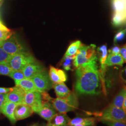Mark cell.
Returning a JSON list of instances; mask_svg holds the SVG:
<instances>
[{
  "mask_svg": "<svg viewBox=\"0 0 126 126\" xmlns=\"http://www.w3.org/2000/svg\"><path fill=\"white\" fill-rule=\"evenodd\" d=\"M97 58L77 68L75 89L79 95H99L102 88Z\"/></svg>",
  "mask_w": 126,
  "mask_h": 126,
  "instance_id": "obj_1",
  "label": "cell"
},
{
  "mask_svg": "<svg viewBox=\"0 0 126 126\" xmlns=\"http://www.w3.org/2000/svg\"><path fill=\"white\" fill-rule=\"evenodd\" d=\"M51 103L57 112L63 113L75 110L79 106L78 97L74 93H71L64 98L53 99Z\"/></svg>",
  "mask_w": 126,
  "mask_h": 126,
  "instance_id": "obj_2",
  "label": "cell"
},
{
  "mask_svg": "<svg viewBox=\"0 0 126 126\" xmlns=\"http://www.w3.org/2000/svg\"><path fill=\"white\" fill-rule=\"evenodd\" d=\"M36 60V59L32 54L29 51H26L13 55H10L6 61L12 70L23 71L28 64Z\"/></svg>",
  "mask_w": 126,
  "mask_h": 126,
  "instance_id": "obj_3",
  "label": "cell"
},
{
  "mask_svg": "<svg viewBox=\"0 0 126 126\" xmlns=\"http://www.w3.org/2000/svg\"><path fill=\"white\" fill-rule=\"evenodd\" d=\"M96 45H82L77 51L73 61V65L78 67L82 64L89 62L92 59L97 57L96 54Z\"/></svg>",
  "mask_w": 126,
  "mask_h": 126,
  "instance_id": "obj_4",
  "label": "cell"
},
{
  "mask_svg": "<svg viewBox=\"0 0 126 126\" xmlns=\"http://www.w3.org/2000/svg\"><path fill=\"white\" fill-rule=\"evenodd\" d=\"M99 120L126 123V113L122 108H119L111 104L101 113Z\"/></svg>",
  "mask_w": 126,
  "mask_h": 126,
  "instance_id": "obj_5",
  "label": "cell"
},
{
  "mask_svg": "<svg viewBox=\"0 0 126 126\" xmlns=\"http://www.w3.org/2000/svg\"><path fill=\"white\" fill-rule=\"evenodd\" d=\"M1 47L10 55L27 51L21 40L14 33L9 39L3 42Z\"/></svg>",
  "mask_w": 126,
  "mask_h": 126,
  "instance_id": "obj_6",
  "label": "cell"
},
{
  "mask_svg": "<svg viewBox=\"0 0 126 126\" xmlns=\"http://www.w3.org/2000/svg\"><path fill=\"white\" fill-rule=\"evenodd\" d=\"M36 90L40 93L46 92L52 88L53 83L50 80L49 72L46 69L31 78Z\"/></svg>",
  "mask_w": 126,
  "mask_h": 126,
  "instance_id": "obj_7",
  "label": "cell"
},
{
  "mask_svg": "<svg viewBox=\"0 0 126 126\" xmlns=\"http://www.w3.org/2000/svg\"><path fill=\"white\" fill-rule=\"evenodd\" d=\"M24 103L30 106L33 111L36 113L40 109L43 103L41 93L37 90L25 92Z\"/></svg>",
  "mask_w": 126,
  "mask_h": 126,
  "instance_id": "obj_8",
  "label": "cell"
},
{
  "mask_svg": "<svg viewBox=\"0 0 126 126\" xmlns=\"http://www.w3.org/2000/svg\"><path fill=\"white\" fill-rule=\"evenodd\" d=\"M97 52L99 54V62L100 63V69L99 71L100 77L102 83L103 91H104V92H106L105 86V76L107 65L105 63V61L108 56V50L106 45H102L99 47L97 49Z\"/></svg>",
  "mask_w": 126,
  "mask_h": 126,
  "instance_id": "obj_9",
  "label": "cell"
},
{
  "mask_svg": "<svg viewBox=\"0 0 126 126\" xmlns=\"http://www.w3.org/2000/svg\"><path fill=\"white\" fill-rule=\"evenodd\" d=\"M36 113L48 122L58 113L51 102L44 101L43 102L40 109Z\"/></svg>",
  "mask_w": 126,
  "mask_h": 126,
  "instance_id": "obj_10",
  "label": "cell"
},
{
  "mask_svg": "<svg viewBox=\"0 0 126 126\" xmlns=\"http://www.w3.org/2000/svg\"><path fill=\"white\" fill-rule=\"evenodd\" d=\"M25 92L19 86H16L7 95V100L16 104L24 103Z\"/></svg>",
  "mask_w": 126,
  "mask_h": 126,
  "instance_id": "obj_11",
  "label": "cell"
},
{
  "mask_svg": "<svg viewBox=\"0 0 126 126\" xmlns=\"http://www.w3.org/2000/svg\"><path fill=\"white\" fill-rule=\"evenodd\" d=\"M45 69V67L36 60L28 64L23 70L25 78L31 79Z\"/></svg>",
  "mask_w": 126,
  "mask_h": 126,
  "instance_id": "obj_12",
  "label": "cell"
},
{
  "mask_svg": "<svg viewBox=\"0 0 126 126\" xmlns=\"http://www.w3.org/2000/svg\"><path fill=\"white\" fill-rule=\"evenodd\" d=\"M33 112L32 108L27 104H18L15 109V117L16 121L22 120L31 116Z\"/></svg>",
  "mask_w": 126,
  "mask_h": 126,
  "instance_id": "obj_13",
  "label": "cell"
},
{
  "mask_svg": "<svg viewBox=\"0 0 126 126\" xmlns=\"http://www.w3.org/2000/svg\"><path fill=\"white\" fill-rule=\"evenodd\" d=\"M16 105V104L6 100L3 105L0 111V113L9 120L12 125H15L17 121L14 114L15 109Z\"/></svg>",
  "mask_w": 126,
  "mask_h": 126,
  "instance_id": "obj_14",
  "label": "cell"
},
{
  "mask_svg": "<svg viewBox=\"0 0 126 126\" xmlns=\"http://www.w3.org/2000/svg\"><path fill=\"white\" fill-rule=\"evenodd\" d=\"M70 120L66 113H57L48 122L46 126H69Z\"/></svg>",
  "mask_w": 126,
  "mask_h": 126,
  "instance_id": "obj_15",
  "label": "cell"
},
{
  "mask_svg": "<svg viewBox=\"0 0 126 126\" xmlns=\"http://www.w3.org/2000/svg\"><path fill=\"white\" fill-rule=\"evenodd\" d=\"M52 88H54L57 97L64 98L71 93V91L65 85L64 82L53 84Z\"/></svg>",
  "mask_w": 126,
  "mask_h": 126,
  "instance_id": "obj_16",
  "label": "cell"
},
{
  "mask_svg": "<svg viewBox=\"0 0 126 126\" xmlns=\"http://www.w3.org/2000/svg\"><path fill=\"white\" fill-rule=\"evenodd\" d=\"M114 13L122 15L126 20V0H111Z\"/></svg>",
  "mask_w": 126,
  "mask_h": 126,
  "instance_id": "obj_17",
  "label": "cell"
},
{
  "mask_svg": "<svg viewBox=\"0 0 126 126\" xmlns=\"http://www.w3.org/2000/svg\"><path fill=\"white\" fill-rule=\"evenodd\" d=\"M16 86H20L25 92L36 91L34 82L31 79L25 78L21 80L15 82Z\"/></svg>",
  "mask_w": 126,
  "mask_h": 126,
  "instance_id": "obj_18",
  "label": "cell"
},
{
  "mask_svg": "<svg viewBox=\"0 0 126 126\" xmlns=\"http://www.w3.org/2000/svg\"><path fill=\"white\" fill-rule=\"evenodd\" d=\"M123 63V59L120 54L116 55L109 54L105 61V63L107 66H112L114 65L122 66Z\"/></svg>",
  "mask_w": 126,
  "mask_h": 126,
  "instance_id": "obj_19",
  "label": "cell"
},
{
  "mask_svg": "<svg viewBox=\"0 0 126 126\" xmlns=\"http://www.w3.org/2000/svg\"><path fill=\"white\" fill-rule=\"evenodd\" d=\"M126 97V87L122 88L115 97L111 104L119 108H122L123 102Z\"/></svg>",
  "mask_w": 126,
  "mask_h": 126,
  "instance_id": "obj_20",
  "label": "cell"
},
{
  "mask_svg": "<svg viewBox=\"0 0 126 126\" xmlns=\"http://www.w3.org/2000/svg\"><path fill=\"white\" fill-rule=\"evenodd\" d=\"M82 45L80 41H76L72 43L68 48L67 51L64 55V57L76 56L77 51Z\"/></svg>",
  "mask_w": 126,
  "mask_h": 126,
  "instance_id": "obj_21",
  "label": "cell"
},
{
  "mask_svg": "<svg viewBox=\"0 0 126 126\" xmlns=\"http://www.w3.org/2000/svg\"><path fill=\"white\" fill-rule=\"evenodd\" d=\"M50 80L54 83H60L62 82L60 80L58 73V69L50 65L49 72Z\"/></svg>",
  "mask_w": 126,
  "mask_h": 126,
  "instance_id": "obj_22",
  "label": "cell"
},
{
  "mask_svg": "<svg viewBox=\"0 0 126 126\" xmlns=\"http://www.w3.org/2000/svg\"><path fill=\"white\" fill-rule=\"evenodd\" d=\"M76 56L64 57L62 61V65L63 68L66 71L71 70L72 66L73 65V61ZM74 66V65H73Z\"/></svg>",
  "mask_w": 126,
  "mask_h": 126,
  "instance_id": "obj_23",
  "label": "cell"
},
{
  "mask_svg": "<svg viewBox=\"0 0 126 126\" xmlns=\"http://www.w3.org/2000/svg\"><path fill=\"white\" fill-rule=\"evenodd\" d=\"M112 23L115 26H119L126 23V20L122 15L114 13L112 18Z\"/></svg>",
  "mask_w": 126,
  "mask_h": 126,
  "instance_id": "obj_24",
  "label": "cell"
},
{
  "mask_svg": "<svg viewBox=\"0 0 126 126\" xmlns=\"http://www.w3.org/2000/svg\"><path fill=\"white\" fill-rule=\"evenodd\" d=\"M11 68L6 61L0 62V75L8 76L12 71Z\"/></svg>",
  "mask_w": 126,
  "mask_h": 126,
  "instance_id": "obj_25",
  "label": "cell"
},
{
  "mask_svg": "<svg viewBox=\"0 0 126 126\" xmlns=\"http://www.w3.org/2000/svg\"><path fill=\"white\" fill-rule=\"evenodd\" d=\"M94 117H88V118H83V117H76L72 119H71L69 122V126H73L77 124L83 123L86 122H89L93 120Z\"/></svg>",
  "mask_w": 126,
  "mask_h": 126,
  "instance_id": "obj_26",
  "label": "cell"
},
{
  "mask_svg": "<svg viewBox=\"0 0 126 126\" xmlns=\"http://www.w3.org/2000/svg\"><path fill=\"white\" fill-rule=\"evenodd\" d=\"M9 76L15 82L21 80L25 79V77L22 71H12L9 73Z\"/></svg>",
  "mask_w": 126,
  "mask_h": 126,
  "instance_id": "obj_27",
  "label": "cell"
},
{
  "mask_svg": "<svg viewBox=\"0 0 126 126\" xmlns=\"http://www.w3.org/2000/svg\"><path fill=\"white\" fill-rule=\"evenodd\" d=\"M126 33V29L118 32L114 38V43H117L122 41L125 37Z\"/></svg>",
  "mask_w": 126,
  "mask_h": 126,
  "instance_id": "obj_28",
  "label": "cell"
},
{
  "mask_svg": "<svg viewBox=\"0 0 126 126\" xmlns=\"http://www.w3.org/2000/svg\"><path fill=\"white\" fill-rule=\"evenodd\" d=\"M14 32L10 31H4L0 30V39L4 41L9 39L13 34Z\"/></svg>",
  "mask_w": 126,
  "mask_h": 126,
  "instance_id": "obj_29",
  "label": "cell"
},
{
  "mask_svg": "<svg viewBox=\"0 0 126 126\" xmlns=\"http://www.w3.org/2000/svg\"><path fill=\"white\" fill-rule=\"evenodd\" d=\"M102 122L108 126H126V123L120 122L103 121Z\"/></svg>",
  "mask_w": 126,
  "mask_h": 126,
  "instance_id": "obj_30",
  "label": "cell"
},
{
  "mask_svg": "<svg viewBox=\"0 0 126 126\" xmlns=\"http://www.w3.org/2000/svg\"><path fill=\"white\" fill-rule=\"evenodd\" d=\"M9 56L10 55L8 54L1 47H0V62L6 61Z\"/></svg>",
  "mask_w": 126,
  "mask_h": 126,
  "instance_id": "obj_31",
  "label": "cell"
},
{
  "mask_svg": "<svg viewBox=\"0 0 126 126\" xmlns=\"http://www.w3.org/2000/svg\"><path fill=\"white\" fill-rule=\"evenodd\" d=\"M58 73L59 74V77L62 82H64L67 80V75L65 72L63 70L61 69H58Z\"/></svg>",
  "mask_w": 126,
  "mask_h": 126,
  "instance_id": "obj_32",
  "label": "cell"
},
{
  "mask_svg": "<svg viewBox=\"0 0 126 126\" xmlns=\"http://www.w3.org/2000/svg\"><path fill=\"white\" fill-rule=\"evenodd\" d=\"M96 123V119L94 118L93 120L89 122H86L72 126H94Z\"/></svg>",
  "mask_w": 126,
  "mask_h": 126,
  "instance_id": "obj_33",
  "label": "cell"
},
{
  "mask_svg": "<svg viewBox=\"0 0 126 126\" xmlns=\"http://www.w3.org/2000/svg\"><path fill=\"white\" fill-rule=\"evenodd\" d=\"M7 94H0V113H1L0 111H1V109L4 103L7 100Z\"/></svg>",
  "mask_w": 126,
  "mask_h": 126,
  "instance_id": "obj_34",
  "label": "cell"
},
{
  "mask_svg": "<svg viewBox=\"0 0 126 126\" xmlns=\"http://www.w3.org/2000/svg\"><path fill=\"white\" fill-rule=\"evenodd\" d=\"M108 52H109V54H113V55L120 54V48L118 46H114L111 50H109Z\"/></svg>",
  "mask_w": 126,
  "mask_h": 126,
  "instance_id": "obj_35",
  "label": "cell"
},
{
  "mask_svg": "<svg viewBox=\"0 0 126 126\" xmlns=\"http://www.w3.org/2000/svg\"><path fill=\"white\" fill-rule=\"evenodd\" d=\"M13 87H0V94H7L9 93L10 92H11Z\"/></svg>",
  "mask_w": 126,
  "mask_h": 126,
  "instance_id": "obj_36",
  "label": "cell"
},
{
  "mask_svg": "<svg viewBox=\"0 0 126 126\" xmlns=\"http://www.w3.org/2000/svg\"><path fill=\"white\" fill-rule=\"evenodd\" d=\"M120 54L121 55L123 59L124 62L126 63V49L125 46L122 47L120 49Z\"/></svg>",
  "mask_w": 126,
  "mask_h": 126,
  "instance_id": "obj_37",
  "label": "cell"
},
{
  "mask_svg": "<svg viewBox=\"0 0 126 126\" xmlns=\"http://www.w3.org/2000/svg\"><path fill=\"white\" fill-rule=\"evenodd\" d=\"M120 77L122 81L126 83V66L121 71L120 73Z\"/></svg>",
  "mask_w": 126,
  "mask_h": 126,
  "instance_id": "obj_38",
  "label": "cell"
},
{
  "mask_svg": "<svg viewBox=\"0 0 126 126\" xmlns=\"http://www.w3.org/2000/svg\"><path fill=\"white\" fill-rule=\"evenodd\" d=\"M0 30L2 31H11L8 29L7 27H6L4 24L1 22L0 18Z\"/></svg>",
  "mask_w": 126,
  "mask_h": 126,
  "instance_id": "obj_39",
  "label": "cell"
},
{
  "mask_svg": "<svg viewBox=\"0 0 126 126\" xmlns=\"http://www.w3.org/2000/svg\"><path fill=\"white\" fill-rule=\"evenodd\" d=\"M46 124L45 123H42V124H40L38 122H36V123H33L31 125L29 126H46Z\"/></svg>",
  "mask_w": 126,
  "mask_h": 126,
  "instance_id": "obj_40",
  "label": "cell"
},
{
  "mask_svg": "<svg viewBox=\"0 0 126 126\" xmlns=\"http://www.w3.org/2000/svg\"><path fill=\"white\" fill-rule=\"evenodd\" d=\"M122 109H123V110L124 111V112L126 113V97L123 102V106H122Z\"/></svg>",
  "mask_w": 126,
  "mask_h": 126,
  "instance_id": "obj_41",
  "label": "cell"
},
{
  "mask_svg": "<svg viewBox=\"0 0 126 126\" xmlns=\"http://www.w3.org/2000/svg\"><path fill=\"white\" fill-rule=\"evenodd\" d=\"M3 41L1 40L0 39V47H1V45H2V43H3Z\"/></svg>",
  "mask_w": 126,
  "mask_h": 126,
  "instance_id": "obj_42",
  "label": "cell"
},
{
  "mask_svg": "<svg viewBox=\"0 0 126 126\" xmlns=\"http://www.w3.org/2000/svg\"><path fill=\"white\" fill-rule=\"evenodd\" d=\"M125 48H126V45H125Z\"/></svg>",
  "mask_w": 126,
  "mask_h": 126,
  "instance_id": "obj_43",
  "label": "cell"
},
{
  "mask_svg": "<svg viewBox=\"0 0 126 126\" xmlns=\"http://www.w3.org/2000/svg\"></svg>",
  "mask_w": 126,
  "mask_h": 126,
  "instance_id": "obj_44",
  "label": "cell"
},
{
  "mask_svg": "<svg viewBox=\"0 0 126 126\" xmlns=\"http://www.w3.org/2000/svg\"></svg>",
  "mask_w": 126,
  "mask_h": 126,
  "instance_id": "obj_45",
  "label": "cell"
}]
</instances>
